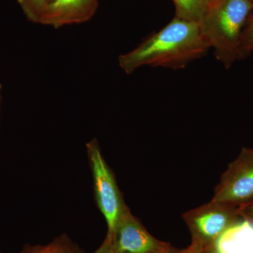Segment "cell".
<instances>
[{
	"label": "cell",
	"instance_id": "6da1fadb",
	"mask_svg": "<svg viewBox=\"0 0 253 253\" xmlns=\"http://www.w3.org/2000/svg\"><path fill=\"white\" fill-rule=\"evenodd\" d=\"M210 49L200 23L175 17L135 49L121 55L118 62L127 74L146 66L179 70Z\"/></svg>",
	"mask_w": 253,
	"mask_h": 253
},
{
	"label": "cell",
	"instance_id": "7a4b0ae2",
	"mask_svg": "<svg viewBox=\"0 0 253 253\" xmlns=\"http://www.w3.org/2000/svg\"><path fill=\"white\" fill-rule=\"evenodd\" d=\"M253 12L252 0H211L200 26L210 48L226 68L241 60L243 35Z\"/></svg>",
	"mask_w": 253,
	"mask_h": 253
},
{
	"label": "cell",
	"instance_id": "3957f363",
	"mask_svg": "<svg viewBox=\"0 0 253 253\" xmlns=\"http://www.w3.org/2000/svg\"><path fill=\"white\" fill-rule=\"evenodd\" d=\"M182 217L191 234V244L204 249L212 247L227 229L242 219L238 206L211 200L184 213Z\"/></svg>",
	"mask_w": 253,
	"mask_h": 253
},
{
	"label": "cell",
	"instance_id": "277c9868",
	"mask_svg": "<svg viewBox=\"0 0 253 253\" xmlns=\"http://www.w3.org/2000/svg\"><path fill=\"white\" fill-rule=\"evenodd\" d=\"M86 151L94 180L96 204L106 219L107 234H113L126 204L114 174L105 161L96 139L87 143Z\"/></svg>",
	"mask_w": 253,
	"mask_h": 253
},
{
	"label": "cell",
	"instance_id": "5b68a950",
	"mask_svg": "<svg viewBox=\"0 0 253 253\" xmlns=\"http://www.w3.org/2000/svg\"><path fill=\"white\" fill-rule=\"evenodd\" d=\"M253 199V149L243 148L214 188L211 201L239 206Z\"/></svg>",
	"mask_w": 253,
	"mask_h": 253
},
{
	"label": "cell",
	"instance_id": "8992f818",
	"mask_svg": "<svg viewBox=\"0 0 253 253\" xmlns=\"http://www.w3.org/2000/svg\"><path fill=\"white\" fill-rule=\"evenodd\" d=\"M111 235L120 253H161L175 249L169 243L151 235L126 205Z\"/></svg>",
	"mask_w": 253,
	"mask_h": 253
},
{
	"label": "cell",
	"instance_id": "52a82bcc",
	"mask_svg": "<svg viewBox=\"0 0 253 253\" xmlns=\"http://www.w3.org/2000/svg\"><path fill=\"white\" fill-rule=\"evenodd\" d=\"M97 6L98 0H51L40 23L58 28L86 22Z\"/></svg>",
	"mask_w": 253,
	"mask_h": 253
},
{
	"label": "cell",
	"instance_id": "ba28073f",
	"mask_svg": "<svg viewBox=\"0 0 253 253\" xmlns=\"http://www.w3.org/2000/svg\"><path fill=\"white\" fill-rule=\"evenodd\" d=\"M211 248L215 253H253V224L246 220L244 223L239 221Z\"/></svg>",
	"mask_w": 253,
	"mask_h": 253
},
{
	"label": "cell",
	"instance_id": "9c48e42d",
	"mask_svg": "<svg viewBox=\"0 0 253 253\" xmlns=\"http://www.w3.org/2000/svg\"><path fill=\"white\" fill-rule=\"evenodd\" d=\"M19 253H86L67 234L55 238L46 245H26Z\"/></svg>",
	"mask_w": 253,
	"mask_h": 253
},
{
	"label": "cell",
	"instance_id": "30bf717a",
	"mask_svg": "<svg viewBox=\"0 0 253 253\" xmlns=\"http://www.w3.org/2000/svg\"><path fill=\"white\" fill-rule=\"evenodd\" d=\"M176 8V17L201 23L211 0H172Z\"/></svg>",
	"mask_w": 253,
	"mask_h": 253
},
{
	"label": "cell",
	"instance_id": "8fae6325",
	"mask_svg": "<svg viewBox=\"0 0 253 253\" xmlns=\"http://www.w3.org/2000/svg\"><path fill=\"white\" fill-rule=\"evenodd\" d=\"M27 17L34 23H41L47 8L48 0H18Z\"/></svg>",
	"mask_w": 253,
	"mask_h": 253
},
{
	"label": "cell",
	"instance_id": "7c38bea8",
	"mask_svg": "<svg viewBox=\"0 0 253 253\" xmlns=\"http://www.w3.org/2000/svg\"><path fill=\"white\" fill-rule=\"evenodd\" d=\"M253 51V12L245 28L241 47V59H246Z\"/></svg>",
	"mask_w": 253,
	"mask_h": 253
},
{
	"label": "cell",
	"instance_id": "4fadbf2b",
	"mask_svg": "<svg viewBox=\"0 0 253 253\" xmlns=\"http://www.w3.org/2000/svg\"><path fill=\"white\" fill-rule=\"evenodd\" d=\"M93 253H120L115 245L113 235L106 234L102 244Z\"/></svg>",
	"mask_w": 253,
	"mask_h": 253
},
{
	"label": "cell",
	"instance_id": "5bb4252c",
	"mask_svg": "<svg viewBox=\"0 0 253 253\" xmlns=\"http://www.w3.org/2000/svg\"><path fill=\"white\" fill-rule=\"evenodd\" d=\"M238 211L243 219L253 224V202L239 206Z\"/></svg>",
	"mask_w": 253,
	"mask_h": 253
},
{
	"label": "cell",
	"instance_id": "9a60e30c",
	"mask_svg": "<svg viewBox=\"0 0 253 253\" xmlns=\"http://www.w3.org/2000/svg\"><path fill=\"white\" fill-rule=\"evenodd\" d=\"M205 250L206 249L191 243L189 247L184 250V253H204Z\"/></svg>",
	"mask_w": 253,
	"mask_h": 253
},
{
	"label": "cell",
	"instance_id": "2e32d148",
	"mask_svg": "<svg viewBox=\"0 0 253 253\" xmlns=\"http://www.w3.org/2000/svg\"><path fill=\"white\" fill-rule=\"evenodd\" d=\"M184 250L174 249L173 251H168V252L161 253H183Z\"/></svg>",
	"mask_w": 253,
	"mask_h": 253
},
{
	"label": "cell",
	"instance_id": "e0dca14e",
	"mask_svg": "<svg viewBox=\"0 0 253 253\" xmlns=\"http://www.w3.org/2000/svg\"><path fill=\"white\" fill-rule=\"evenodd\" d=\"M204 253H215L214 251H213L212 248H209V249H207L205 250Z\"/></svg>",
	"mask_w": 253,
	"mask_h": 253
},
{
	"label": "cell",
	"instance_id": "ac0fdd59",
	"mask_svg": "<svg viewBox=\"0 0 253 253\" xmlns=\"http://www.w3.org/2000/svg\"><path fill=\"white\" fill-rule=\"evenodd\" d=\"M253 202V199L252 200H251V201H250L249 203H247V204H250V203H252ZM245 205V204H244ZM241 206H242V205H241Z\"/></svg>",
	"mask_w": 253,
	"mask_h": 253
},
{
	"label": "cell",
	"instance_id": "d6986e66",
	"mask_svg": "<svg viewBox=\"0 0 253 253\" xmlns=\"http://www.w3.org/2000/svg\"><path fill=\"white\" fill-rule=\"evenodd\" d=\"M48 1H49V3L50 2V1H51V0H48Z\"/></svg>",
	"mask_w": 253,
	"mask_h": 253
},
{
	"label": "cell",
	"instance_id": "ffe728a7",
	"mask_svg": "<svg viewBox=\"0 0 253 253\" xmlns=\"http://www.w3.org/2000/svg\"><path fill=\"white\" fill-rule=\"evenodd\" d=\"M0 253H1V251H0Z\"/></svg>",
	"mask_w": 253,
	"mask_h": 253
},
{
	"label": "cell",
	"instance_id": "44dd1931",
	"mask_svg": "<svg viewBox=\"0 0 253 253\" xmlns=\"http://www.w3.org/2000/svg\"><path fill=\"white\" fill-rule=\"evenodd\" d=\"M252 1H253V0H252Z\"/></svg>",
	"mask_w": 253,
	"mask_h": 253
}]
</instances>
